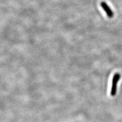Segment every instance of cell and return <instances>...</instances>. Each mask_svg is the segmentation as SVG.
<instances>
[{
	"mask_svg": "<svg viewBox=\"0 0 122 122\" xmlns=\"http://www.w3.org/2000/svg\"><path fill=\"white\" fill-rule=\"evenodd\" d=\"M121 78V74L119 73H116L113 76L112 80V86L110 91V95L112 96H114L117 93V84Z\"/></svg>",
	"mask_w": 122,
	"mask_h": 122,
	"instance_id": "6da1fadb",
	"label": "cell"
},
{
	"mask_svg": "<svg viewBox=\"0 0 122 122\" xmlns=\"http://www.w3.org/2000/svg\"><path fill=\"white\" fill-rule=\"evenodd\" d=\"M100 6L102 9L104 10L106 14L109 18H112L113 16V13L110 8L105 2H101L100 3Z\"/></svg>",
	"mask_w": 122,
	"mask_h": 122,
	"instance_id": "7a4b0ae2",
	"label": "cell"
}]
</instances>
